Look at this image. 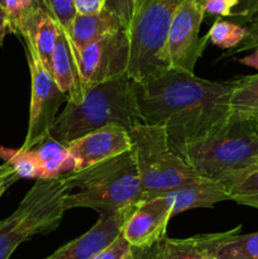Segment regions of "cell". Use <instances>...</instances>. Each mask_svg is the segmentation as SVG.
Returning <instances> with one entry per match:
<instances>
[{"mask_svg": "<svg viewBox=\"0 0 258 259\" xmlns=\"http://www.w3.org/2000/svg\"><path fill=\"white\" fill-rule=\"evenodd\" d=\"M233 89L234 81L215 82L172 68L133 82L142 123L163 126L180 158L190 146L227 123Z\"/></svg>", "mask_w": 258, "mask_h": 259, "instance_id": "obj_1", "label": "cell"}, {"mask_svg": "<svg viewBox=\"0 0 258 259\" xmlns=\"http://www.w3.org/2000/svg\"><path fill=\"white\" fill-rule=\"evenodd\" d=\"M142 123L128 76L99 83L88 89L80 101H67L56 118L48 136L67 147L76 139L109 125L129 131Z\"/></svg>", "mask_w": 258, "mask_h": 259, "instance_id": "obj_2", "label": "cell"}, {"mask_svg": "<svg viewBox=\"0 0 258 259\" xmlns=\"http://www.w3.org/2000/svg\"><path fill=\"white\" fill-rule=\"evenodd\" d=\"M63 181L65 211L86 207L100 215H115L138 204L144 194L132 149L63 176Z\"/></svg>", "mask_w": 258, "mask_h": 259, "instance_id": "obj_3", "label": "cell"}, {"mask_svg": "<svg viewBox=\"0 0 258 259\" xmlns=\"http://www.w3.org/2000/svg\"><path fill=\"white\" fill-rule=\"evenodd\" d=\"M181 158L200 177L225 186L258 167V132L250 119L230 114L227 123L190 146Z\"/></svg>", "mask_w": 258, "mask_h": 259, "instance_id": "obj_4", "label": "cell"}, {"mask_svg": "<svg viewBox=\"0 0 258 259\" xmlns=\"http://www.w3.org/2000/svg\"><path fill=\"white\" fill-rule=\"evenodd\" d=\"M185 0H134L126 25L129 39L128 77L133 82L169 70L166 45L169 27Z\"/></svg>", "mask_w": 258, "mask_h": 259, "instance_id": "obj_5", "label": "cell"}, {"mask_svg": "<svg viewBox=\"0 0 258 259\" xmlns=\"http://www.w3.org/2000/svg\"><path fill=\"white\" fill-rule=\"evenodd\" d=\"M128 133L144 192L141 201L202 179L172 151L163 126L139 123Z\"/></svg>", "mask_w": 258, "mask_h": 259, "instance_id": "obj_6", "label": "cell"}, {"mask_svg": "<svg viewBox=\"0 0 258 259\" xmlns=\"http://www.w3.org/2000/svg\"><path fill=\"white\" fill-rule=\"evenodd\" d=\"M63 177L38 180L17 209L0 222V259H9L22 243L38 234H50L65 215Z\"/></svg>", "mask_w": 258, "mask_h": 259, "instance_id": "obj_7", "label": "cell"}, {"mask_svg": "<svg viewBox=\"0 0 258 259\" xmlns=\"http://www.w3.org/2000/svg\"><path fill=\"white\" fill-rule=\"evenodd\" d=\"M30 71V105L28 129L22 149L29 151L48 137L51 126L58 115V109L68 98L56 83L52 73L46 70L42 61L32 48L25 46Z\"/></svg>", "mask_w": 258, "mask_h": 259, "instance_id": "obj_8", "label": "cell"}, {"mask_svg": "<svg viewBox=\"0 0 258 259\" xmlns=\"http://www.w3.org/2000/svg\"><path fill=\"white\" fill-rule=\"evenodd\" d=\"M205 17V0H185L175 14L166 45V57L172 70L194 73L197 60L210 42L207 34L200 37Z\"/></svg>", "mask_w": 258, "mask_h": 259, "instance_id": "obj_9", "label": "cell"}, {"mask_svg": "<svg viewBox=\"0 0 258 259\" xmlns=\"http://www.w3.org/2000/svg\"><path fill=\"white\" fill-rule=\"evenodd\" d=\"M129 39L126 29L116 30L83 48L78 66L86 89L128 76Z\"/></svg>", "mask_w": 258, "mask_h": 259, "instance_id": "obj_10", "label": "cell"}, {"mask_svg": "<svg viewBox=\"0 0 258 259\" xmlns=\"http://www.w3.org/2000/svg\"><path fill=\"white\" fill-rule=\"evenodd\" d=\"M171 210L159 197L143 200L126 210L120 234L132 248H147L167 237Z\"/></svg>", "mask_w": 258, "mask_h": 259, "instance_id": "obj_11", "label": "cell"}, {"mask_svg": "<svg viewBox=\"0 0 258 259\" xmlns=\"http://www.w3.org/2000/svg\"><path fill=\"white\" fill-rule=\"evenodd\" d=\"M66 148L73 159L75 172H80L131 151L132 141L126 129L109 125L76 139Z\"/></svg>", "mask_w": 258, "mask_h": 259, "instance_id": "obj_12", "label": "cell"}, {"mask_svg": "<svg viewBox=\"0 0 258 259\" xmlns=\"http://www.w3.org/2000/svg\"><path fill=\"white\" fill-rule=\"evenodd\" d=\"M60 25L48 10L45 0H38L22 14L14 33L20 34L27 47L32 48L46 70L52 73V56L57 42Z\"/></svg>", "mask_w": 258, "mask_h": 259, "instance_id": "obj_13", "label": "cell"}, {"mask_svg": "<svg viewBox=\"0 0 258 259\" xmlns=\"http://www.w3.org/2000/svg\"><path fill=\"white\" fill-rule=\"evenodd\" d=\"M126 210L115 215H100L90 230L68 242L46 259H93L120 234Z\"/></svg>", "mask_w": 258, "mask_h": 259, "instance_id": "obj_14", "label": "cell"}, {"mask_svg": "<svg viewBox=\"0 0 258 259\" xmlns=\"http://www.w3.org/2000/svg\"><path fill=\"white\" fill-rule=\"evenodd\" d=\"M156 197L168 206L172 217L186 210L212 207L215 204L230 200L224 185L206 179L182 185Z\"/></svg>", "mask_w": 258, "mask_h": 259, "instance_id": "obj_15", "label": "cell"}, {"mask_svg": "<svg viewBox=\"0 0 258 259\" xmlns=\"http://www.w3.org/2000/svg\"><path fill=\"white\" fill-rule=\"evenodd\" d=\"M52 76L68 101H80L86 89L78 66V56L67 33L60 28L52 56Z\"/></svg>", "mask_w": 258, "mask_h": 259, "instance_id": "obj_16", "label": "cell"}, {"mask_svg": "<svg viewBox=\"0 0 258 259\" xmlns=\"http://www.w3.org/2000/svg\"><path fill=\"white\" fill-rule=\"evenodd\" d=\"M120 29H126L125 23L113 12L104 8L96 14H77L72 24L70 38L78 56L89 45Z\"/></svg>", "mask_w": 258, "mask_h": 259, "instance_id": "obj_17", "label": "cell"}, {"mask_svg": "<svg viewBox=\"0 0 258 259\" xmlns=\"http://www.w3.org/2000/svg\"><path fill=\"white\" fill-rule=\"evenodd\" d=\"M240 230L242 225L228 232L195 235L185 239L166 237L159 242V259H202L206 254L214 252L215 247L225 238Z\"/></svg>", "mask_w": 258, "mask_h": 259, "instance_id": "obj_18", "label": "cell"}, {"mask_svg": "<svg viewBox=\"0 0 258 259\" xmlns=\"http://www.w3.org/2000/svg\"><path fill=\"white\" fill-rule=\"evenodd\" d=\"M32 149L39 162L43 180L60 179L75 172V163L67 148L53 141L50 136Z\"/></svg>", "mask_w": 258, "mask_h": 259, "instance_id": "obj_19", "label": "cell"}, {"mask_svg": "<svg viewBox=\"0 0 258 259\" xmlns=\"http://www.w3.org/2000/svg\"><path fill=\"white\" fill-rule=\"evenodd\" d=\"M230 114L252 120L258 114V73L234 80Z\"/></svg>", "mask_w": 258, "mask_h": 259, "instance_id": "obj_20", "label": "cell"}, {"mask_svg": "<svg viewBox=\"0 0 258 259\" xmlns=\"http://www.w3.org/2000/svg\"><path fill=\"white\" fill-rule=\"evenodd\" d=\"M212 254L218 259H258V232L229 235L215 247Z\"/></svg>", "mask_w": 258, "mask_h": 259, "instance_id": "obj_21", "label": "cell"}, {"mask_svg": "<svg viewBox=\"0 0 258 259\" xmlns=\"http://www.w3.org/2000/svg\"><path fill=\"white\" fill-rule=\"evenodd\" d=\"M0 158L10 164L20 179H33L35 181L43 180L42 169L34 151L29 149H12L0 146Z\"/></svg>", "mask_w": 258, "mask_h": 259, "instance_id": "obj_22", "label": "cell"}, {"mask_svg": "<svg viewBox=\"0 0 258 259\" xmlns=\"http://www.w3.org/2000/svg\"><path fill=\"white\" fill-rule=\"evenodd\" d=\"M206 34L212 45L218 46L222 50L232 51L245 39L248 32L244 25L228 22L219 18L215 20Z\"/></svg>", "mask_w": 258, "mask_h": 259, "instance_id": "obj_23", "label": "cell"}, {"mask_svg": "<svg viewBox=\"0 0 258 259\" xmlns=\"http://www.w3.org/2000/svg\"><path fill=\"white\" fill-rule=\"evenodd\" d=\"M225 189L232 201L258 209V167L225 185Z\"/></svg>", "mask_w": 258, "mask_h": 259, "instance_id": "obj_24", "label": "cell"}, {"mask_svg": "<svg viewBox=\"0 0 258 259\" xmlns=\"http://www.w3.org/2000/svg\"><path fill=\"white\" fill-rule=\"evenodd\" d=\"M45 2L61 29L65 30L70 37L72 24L75 18L77 17L75 2L73 0H45Z\"/></svg>", "mask_w": 258, "mask_h": 259, "instance_id": "obj_25", "label": "cell"}, {"mask_svg": "<svg viewBox=\"0 0 258 259\" xmlns=\"http://www.w3.org/2000/svg\"><path fill=\"white\" fill-rule=\"evenodd\" d=\"M244 27L247 28V37L245 39L240 43L238 47H235L234 50L228 51L225 55H223L222 58L225 57H230L233 55H237V53L244 52V51H249V50H254L255 47H258V12L248 20L247 23L244 24Z\"/></svg>", "mask_w": 258, "mask_h": 259, "instance_id": "obj_26", "label": "cell"}, {"mask_svg": "<svg viewBox=\"0 0 258 259\" xmlns=\"http://www.w3.org/2000/svg\"><path fill=\"white\" fill-rule=\"evenodd\" d=\"M132 252L129 243L119 234L113 242L101 249L93 259H124Z\"/></svg>", "mask_w": 258, "mask_h": 259, "instance_id": "obj_27", "label": "cell"}, {"mask_svg": "<svg viewBox=\"0 0 258 259\" xmlns=\"http://www.w3.org/2000/svg\"><path fill=\"white\" fill-rule=\"evenodd\" d=\"M258 12V0H238L230 18L238 20V24L244 25Z\"/></svg>", "mask_w": 258, "mask_h": 259, "instance_id": "obj_28", "label": "cell"}, {"mask_svg": "<svg viewBox=\"0 0 258 259\" xmlns=\"http://www.w3.org/2000/svg\"><path fill=\"white\" fill-rule=\"evenodd\" d=\"M134 0H108L105 5V9L110 10L114 14L118 15L125 25H128L131 20L132 12H133Z\"/></svg>", "mask_w": 258, "mask_h": 259, "instance_id": "obj_29", "label": "cell"}, {"mask_svg": "<svg viewBox=\"0 0 258 259\" xmlns=\"http://www.w3.org/2000/svg\"><path fill=\"white\" fill-rule=\"evenodd\" d=\"M18 180H20L19 175L14 171L10 164L5 163V162L0 164V199L7 192V190L12 185H14Z\"/></svg>", "mask_w": 258, "mask_h": 259, "instance_id": "obj_30", "label": "cell"}, {"mask_svg": "<svg viewBox=\"0 0 258 259\" xmlns=\"http://www.w3.org/2000/svg\"><path fill=\"white\" fill-rule=\"evenodd\" d=\"M76 12L80 15L96 14L105 8L108 0H73Z\"/></svg>", "mask_w": 258, "mask_h": 259, "instance_id": "obj_31", "label": "cell"}, {"mask_svg": "<svg viewBox=\"0 0 258 259\" xmlns=\"http://www.w3.org/2000/svg\"><path fill=\"white\" fill-rule=\"evenodd\" d=\"M136 259H159V242L147 248H133Z\"/></svg>", "mask_w": 258, "mask_h": 259, "instance_id": "obj_32", "label": "cell"}, {"mask_svg": "<svg viewBox=\"0 0 258 259\" xmlns=\"http://www.w3.org/2000/svg\"><path fill=\"white\" fill-rule=\"evenodd\" d=\"M10 32V22L9 15L7 9L3 5H0V46L4 42V38Z\"/></svg>", "mask_w": 258, "mask_h": 259, "instance_id": "obj_33", "label": "cell"}, {"mask_svg": "<svg viewBox=\"0 0 258 259\" xmlns=\"http://www.w3.org/2000/svg\"><path fill=\"white\" fill-rule=\"evenodd\" d=\"M254 52L250 53V55L245 56V57L240 58V60H238V62L242 63V65H245V66H249V67H253L255 68V70H258V47L254 48Z\"/></svg>", "mask_w": 258, "mask_h": 259, "instance_id": "obj_34", "label": "cell"}, {"mask_svg": "<svg viewBox=\"0 0 258 259\" xmlns=\"http://www.w3.org/2000/svg\"><path fill=\"white\" fill-rule=\"evenodd\" d=\"M252 121H253V124H254V128H255V131L258 132V114H257V115L254 116V118L252 119Z\"/></svg>", "mask_w": 258, "mask_h": 259, "instance_id": "obj_35", "label": "cell"}, {"mask_svg": "<svg viewBox=\"0 0 258 259\" xmlns=\"http://www.w3.org/2000/svg\"><path fill=\"white\" fill-rule=\"evenodd\" d=\"M124 259H136V255H134V252H133V248H132V252L129 253V254L126 255Z\"/></svg>", "mask_w": 258, "mask_h": 259, "instance_id": "obj_36", "label": "cell"}, {"mask_svg": "<svg viewBox=\"0 0 258 259\" xmlns=\"http://www.w3.org/2000/svg\"><path fill=\"white\" fill-rule=\"evenodd\" d=\"M202 259H218V258L215 257V255L212 254V253H209V254H206V255H205V257L202 258Z\"/></svg>", "mask_w": 258, "mask_h": 259, "instance_id": "obj_37", "label": "cell"}, {"mask_svg": "<svg viewBox=\"0 0 258 259\" xmlns=\"http://www.w3.org/2000/svg\"><path fill=\"white\" fill-rule=\"evenodd\" d=\"M0 5H3V7H4V5H5V0H0Z\"/></svg>", "mask_w": 258, "mask_h": 259, "instance_id": "obj_38", "label": "cell"}]
</instances>
